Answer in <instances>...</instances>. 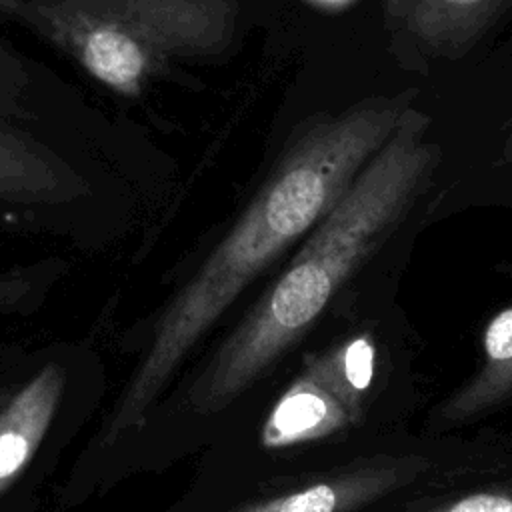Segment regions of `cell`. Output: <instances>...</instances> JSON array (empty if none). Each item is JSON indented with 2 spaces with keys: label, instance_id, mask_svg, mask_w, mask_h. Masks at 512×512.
<instances>
[{
  "label": "cell",
  "instance_id": "1",
  "mask_svg": "<svg viewBox=\"0 0 512 512\" xmlns=\"http://www.w3.org/2000/svg\"><path fill=\"white\" fill-rule=\"evenodd\" d=\"M406 108V94L374 96L294 132L240 218L164 310L108 422V442L138 424L184 356L240 292L334 206Z\"/></svg>",
  "mask_w": 512,
  "mask_h": 512
},
{
  "label": "cell",
  "instance_id": "2",
  "mask_svg": "<svg viewBox=\"0 0 512 512\" xmlns=\"http://www.w3.org/2000/svg\"><path fill=\"white\" fill-rule=\"evenodd\" d=\"M428 130L424 112L410 106L402 112L386 142L202 370L190 390L194 410L216 412L254 384L402 222L438 166Z\"/></svg>",
  "mask_w": 512,
  "mask_h": 512
},
{
  "label": "cell",
  "instance_id": "3",
  "mask_svg": "<svg viewBox=\"0 0 512 512\" xmlns=\"http://www.w3.org/2000/svg\"><path fill=\"white\" fill-rule=\"evenodd\" d=\"M0 14L130 98L182 60L224 52L238 24L236 0H0Z\"/></svg>",
  "mask_w": 512,
  "mask_h": 512
},
{
  "label": "cell",
  "instance_id": "4",
  "mask_svg": "<svg viewBox=\"0 0 512 512\" xmlns=\"http://www.w3.org/2000/svg\"><path fill=\"white\" fill-rule=\"evenodd\" d=\"M376 346L368 334L354 336L308 362L298 380L270 412L266 446H290L324 438L358 420L372 386Z\"/></svg>",
  "mask_w": 512,
  "mask_h": 512
},
{
  "label": "cell",
  "instance_id": "13",
  "mask_svg": "<svg viewBox=\"0 0 512 512\" xmlns=\"http://www.w3.org/2000/svg\"><path fill=\"white\" fill-rule=\"evenodd\" d=\"M504 158L512 162V128H510V134L506 138V146H504Z\"/></svg>",
  "mask_w": 512,
  "mask_h": 512
},
{
  "label": "cell",
  "instance_id": "8",
  "mask_svg": "<svg viewBox=\"0 0 512 512\" xmlns=\"http://www.w3.org/2000/svg\"><path fill=\"white\" fill-rule=\"evenodd\" d=\"M76 172L48 146L0 122V198L54 200L80 190Z\"/></svg>",
  "mask_w": 512,
  "mask_h": 512
},
{
  "label": "cell",
  "instance_id": "7",
  "mask_svg": "<svg viewBox=\"0 0 512 512\" xmlns=\"http://www.w3.org/2000/svg\"><path fill=\"white\" fill-rule=\"evenodd\" d=\"M412 474L414 470L406 464L364 466L322 478L296 492L246 504L236 512H354L396 490Z\"/></svg>",
  "mask_w": 512,
  "mask_h": 512
},
{
  "label": "cell",
  "instance_id": "10",
  "mask_svg": "<svg viewBox=\"0 0 512 512\" xmlns=\"http://www.w3.org/2000/svg\"><path fill=\"white\" fill-rule=\"evenodd\" d=\"M30 74L16 52L0 40V118L30 120Z\"/></svg>",
  "mask_w": 512,
  "mask_h": 512
},
{
  "label": "cell",
  "instance_id": "11",
  "mask_svg": "<svg viewBox=\"0 0 512 512\" xmlns=\"http://www.w3.org/2000/svg\"><path fill=\"white\" fill-rule=\"evenodd\" d=\"M428 512H512V490L474 492Z\"/></svg>",
  "mask_w": 512,
  "mask_h": 512
},
{
  "label": "cell",
  "instance_id": "14",
  "mask_svg": "<svg viewBox=\"0 0 512 512\" xmlns=\"http://www.w3.org/2000/svg\"><path fill=\"white\" fill-rule=\"evenodd\" d=\"M4 404V394H0V406Z\"/></svg>",
  "mask_w": 512,
  "mask_h": 512
},
{
  "label": "cell",
  "instance_id": "9",
  "mask_svg": "<svg viewBox=\"0 0 512 512\" xmlns=\"http://www.w3.org/2000/svg\"><path fill=\"white\" fill-rule=\"evenodd\" d=\"M482 348L484 356L476 376L442 406V422H462L512 394V304L488 322Z\"/></svg>",
  "mask_w": 512,
  "mask_h": 512
},
{
  "label": "cell",
  "instance_id": "5",
  "mask_svg": "<svg viewBox=\"0 0 512 512\" xmlns=\"http://www.w3.org/2000/svg\"><path fill=\"white\" fill-rule=\"evenodd\" d=\"M512 0H384L386 22L432 54L460 56Z\"/></svg>",
  "mask_w": 512,
  "mask_h": 512
},
{
  "label": "cell",
  "instance_id": "12",
  "mask_svg": "<svg viewBox=\"0 0 512 512\" xmlns=\"http://www.w3.org/2000/svg\"><path fill=\"white\" fill-rule=\"evenodd\" d=\"M28 290V284L22 278L16 276H2L0 278V308L22 298V294Z\"/></svg>",
  "mask_w": 512,
  "mask_h": 512
},
{
  "label": "cell",
  "instance_id": "6",
  "mask_svg": "<svg viewBox=\"0 0 512 512\" xmlns=\"http://www.w3.org/2000/svg\"><path fill=\"white\" fill-rule=\"evenodd\" d=\"M64 374L46 364L0 408V492L12 484L40 444L62 396Z\"/></svg>",
  "mask_w": 512,
  "mask_h": 512
}]
</instances>
